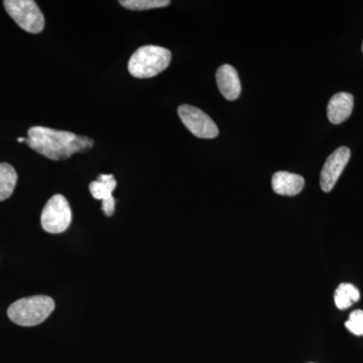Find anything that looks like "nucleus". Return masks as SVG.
Masks as SVG:
<instances>
[{
    "mask_svg": "<svg viewBox=\"0 0 363 363\" xmlns=\"http://www.w3.org/2000/svg\"><path fill=\"white\" fill-rule=\"evenodd\" d=\"M28 135L26 143L28 147L52 161L69 159L77 152H87L94 145V140L88 136L45 126H33Z\"/></svg>",
    "mask_w": 363,
    "mask_h": 363,
    "instance_id": "f257e3e1",
    "label": "nucleus"
},
{
    "mask_svg": "<svg viewBox=\"0 0 363 363\" xmlns=\"http://www.w3.org/2000/svg\"><path fill=\"white\" fill-rule=\"evenodd\" d=\"M172 54L166 48L159 45H143L138 48L128 61V72L135 78L156 77L168 68Z\"/></svg>",
    "mask_w": 363,
    "mask_h": 363,
    "instance_id": "f03ea898",
    "label": "nucleus"
},
{
    "mask_svg": "<svg viewBox=\"0 0 363 363\" xmlns=\"http://www.w3.org/2000/svg\"><path fill=\"white\" fill-rule=\"evenodd\" d=\"M55 309V302L48 296H33L16 301L7 310L13 323L21 326H37L47 319Z\"/></svg>",
    "mask_w": 363,
    "mask_h": 363,
    "instance_id": "7ed1b4c3",
    "label": "nucleus"
},
{
    "mask_svg": "<svg viewBox=\"0 0 363 363\" xmlns=\"http://www.w3.org/2000/svg\"><path fill=\"white\" fill-rule=\"evenodd\" d=\"M7 13L26 32L40 33L45 28V18L33 0H6Z\"/></svg>",
    "mask_w": 363,
    "mask_h": 363,
    "instance_id": "20e7f679",
    "label": "nucleus"
},
{
    "mask_svg": "<svg viewBox=\"0 0 363 363\" xmlns=\"http://www.w3.org/2000/svg\"><path fill=\"white\" fill-rule=\"evenodd\" d=\"M72 222V210L68 200L63 195L52 196L47 202L40 216V223L48 233H62L69 228Z\"/></svg>",
    "mask_w": 363,
    "mask_h": 363,
    "instance_id": "39448f33",
    "label": "nucleus"
},
{
    "mask_svg": "<svg viewBox=\"0 0 363 363\" xmlns=\"http://www.w3.org/2000/svg\"><path fill=\"white\" fill-rule=\"evenodd\" d=\"M178 114L184 125L197 138H215L218 136L216 123L201 109L184 104L179 107Z\"/></svg>",
    "mask_w": 363,
    "mask_h": 363,
    "instance_id": "423d86ee",
    "label": "nucleus"
},
{
    "mask_svg": "<svg viewBox=\"0 0 363 363\" xmlns=\"http://www.w3.org/2000/svg\"><path fill=\"white\" fill-rule=\"evenodd\" d=\"M350 156V150L346 147H341L332 152L325 162L321 172V178H320V185L324 192L328 193L333 190L343 169L347 166Z\"/></svg>",
    "mask_w": 363,
    "mask_h": 363,
    "instance_id": "0eeeda50",
    "label": "nucleus"
},
{
    "mask_svg": "<svg viewBox=\"0 0 363 363\" xmlns=\"http://www.w3.org/2000/svg\"><path fill=\"white\" fill-rule=\"evenodd\" d=\"M116 180L112 175H100L98 180L90 184L91 194L94 199L101 200L102 210L106 216L111 217L116 211V199L112 193L116 190Z\"/></svg>",
    "mask_w": 363,
    "mask_h": 363,
    "instance_id": "6e6552de",
    "label": "nucleus"
},
{
    "mask_svg": "<svg viewBox=\"0 0 363 363\" xmlns=\"http://www.w3.org/2000/svg\"><path fill=\"white\" fill-rule=\"evenodd\" d=\"M216 81L221 94L229 101H234L240 97L241 84L238 71L233 66H221L216 72Z\"/></svg>",
    "mask_w": 363,
    "mask_h": 363,
    "instance_id": "1a4fd4ad",
    "label": "nucleus"
},
{
    "mask_svg": "<svg viewBox=\"0 0 363 363\" xmlns=\"http://www.w3.org/2000/svg\"><path fill=\"white\" fill-rule=\"evenodd\" d=\"M354 105V97L350 93H336L327 106V116L333 124H340L350 118Z\"/></svg>",
    "mask_w": 363,
    "mask_h": 363,
    "instance_id": "9d476101",
    "label": "nucleus"
},
{
    "mask_svg": "<svg viewBox=\"0 0 363 363\" xmlns=\"http://www.w3.org/2000/svg\"><path fill=\"white\" fill-rule=\"evenodd\" d=\"M272 186L277 194L296 196L304 189L305 179L297 174L278 172L272 176Z\"/></svg>",
    "mask_w": 363,
    "mask_h": 363,
    "instance_id": "9b49d317",
    "label": "nucleus"
},
{
    "mask_svg": "<svg viewBox=\"0 0 363 363\" xmlns=\"http://www.w3.org/2000/svg\"><path fill=\"white\" fill-rule=\"evenodd\" d=\"M18 182V174L11 164H0V201L9 199L13 195Z\"/></svg>",
    "mask_w": 363,
    "mask_h": 363,
    "instance_id": "f8f14e48",
    "label": "nucleus"
},
{
    "mask_svg": "<svg viewBox=\"0 0 363 363\" xmlns=\"http://www.w3.org/2000/svg\"><path fill=\"white\" fill-rule=\"evenodd\" d=\"M360 298V293L357 286L352 284H341L334 294L336 307L340 310H346Z\"/></svg>",
    "mask_w": 363,
    "mask_h": 363,
    "instance_id": "ddd939ff",
    "label": "nucleus"
},
{
    "mask_svg": "<svg viewBox=\"0 0 363 363\" xmlns=\"http://www.w3.org/2000/svg\"><path fill=\"white\" fill-rule=\"evenodd\" d=\"M119 4L130 11H143L168 6L171 4V1L169 0H121Z\"/></svg>",
    "mask_w": 363,
    "mask_h": 363,
    "instance_id": "4468645a",
    "label": "nucleus"
},
{
    "mask_svg": "<svg viewBox=\"0 0 363 363\" xmlns=\"http://www.w3.org/2000/svg\"><path fill=\"white\" fill-rule=\"evenodd\" d=\"M345 327L354 335H363V311L357 310L351 313L350 319L346 321Z\"/></svg>",
    "mask_w": 363,
    "mask_h": 363,
    "instance_id": "2eb2a0df",
    "label": "nucleus"
},
{
    "mask_svg": "<svg viewBox=\"0 0 363 363\" xmlns=\"http://www.w3.org/2000/svg\"><path fill=\"white\" fill-rule=\"evenodd\" d=\"M18 143H26V138H18Z\"/></svg>",
    "mask_w": 363,
    "mask_h": 363,
    "instance_id": "dca6fc26",
    "label": "nucleus"
},
{
    "mask_svg": "<svg viewBox=\"0 0 363 363\" xmlns=\"http://www.w3.org/2000/svg\"><path fill=\"white\" fill-rule=\"evenodd\" d=\"M362 52H363V43H362Z\"/></svg>",
    "mask_w": 363,
    "mask_h": 363,
    "instance_id": "f3484780",
    "label": "nucleus"
}]
</instances>
